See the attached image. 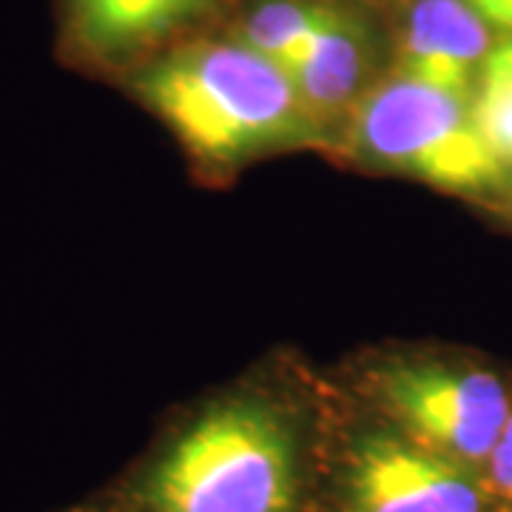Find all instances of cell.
<instances>
[{
  "instance_id": "obj_1",
  "label": "cell",
  "mask_w": 512,
  "mask_h": 512,
  "mask_svg": "<svg viewBox=\"0 0 512 512\" xmlns=\"http://www.w3.org/2000/svg\"><path fill=\"white\" fill-rule=\"evenodd\" d=\"M128 86L205 163H245L322 131L291 77L234 37L177 43L131 69Z\"/></svg>"
},
{
  "instance_id": "obj_2",
  "label": "cell",
  "mask_w": 512,
  "mask_h": 512,
  "mask_svg": "<svg viewBox=\"0 0 512 512\" xmlns=\"http://www.w3.org/2000/svg\"><path fill=\"white\" fill-rule=\"evenodd\" d=\"M299 447L274 404L228 399L200 413L140 484L148 512H293Z\"/></svg>"
},
{
  "instance_id": "obj_3",
  "label": "cell",
  "mask_w": 512,
  "mask_h": 512,
  "mask_svg": "<svg viewBox=\"0 0 512 512\" xmlns=\"http://www.w3.org/2000/svg\"><path fill=\"white\" fill-rule=\"evenodd\" d=\"M345 148L359 163L453 194L490 191L507 174L481 137L470 100L396 72L359 94L348 111Z\"/></svg>"
},
{
  "instance_id": "obj_4",
  "label": "cell",
  "mask_w": 512,
  "mask_h": 512,
  "mask_svg": "<svg viewBox=\"0 0 512 512\" xmlns=\"http://www.w3.org/2000/svg\"><path fill=\"white\" fill-rule=\"evenodd\" d=\"M376 393L407 439L470 470L487 464L512 416L495 373L453 362H396L376 376Z\"/></svg>"
},
{
  "instance_id": "obj_5",
  "label": "cell",
  "mask_w": 512,
  "mask_h": 512,
  "mask_svg": "<svg viewBox=\"0 0 512 512\" xmlns=\"http://www.w3.org/2000/svg\"><path fill=\"white\" fill-rule=\"evenodd\" d=\"M342 495L348 512H484V487L473 470L402 430H367L353 439Z\"/></svg>"
},
{
  "instance_id": "obj_6",
  "label": "cell",
  "mask_w": 512,
  "mask_h": 512,
  "mask_svg": "<svg viewBox=\"0 0 512 512\" xmlns=\"http://www.w3.org/2000/svg\"><path fill=\"white\" fill-rule=\"evenodd\" d=\"M220 6L222 0H57L60 55L80 69L131 72Z\"/></svg>"
},
{
  "instance_id": "obj_7",
  "label": "cell",
  "mask_w": 512,
  "mask_h": 512,
  "mask_svg": "<svg viewBox=\"0 0 512 512\" xmlns=\"http://www.w3.org/2000/svg\"><path fill=\"white\" fill-rule=\"evenodd\" d=\"M490 55V26L464 0H413L396 40V74L470 100Z\"/></svg>"
},
{
  "instance_id": "obj_8",
  "label": "cell",
  "mask_w": 512,
  "mask_h": 512,
  "mask_svg": "<svg viewBox=\"0 0 512 512\" xmlns=\"http://www.w3.org/2000/svg\"><path fill=\"white\" fill-rule=\"evenodd\" d=\"M370 55V35L348 9L316 35L311 49L288 74L316 126L325 128L353 109L370 69Z\"/></svg>"
},
{
  "instance_id": "obj_9",
  "label": "cell",
  "mask_w": 512,
  "mask_h": 512,
  "mask_svg": "<svg viewBox=\"0 0 512 512\" xmlns=\"http://www.w3.org/2000/svg\"><path fill=\"white\" fill-rule=\"evenodd\" d=\"M339 12L342 6L333 0H256L237 23L234 40L291 74Z\"/></svg>"
},
{
  "instance_id": "obj_10",
  "label": "cell",
  "mask_w": 512,
  "mask_h": 512,
  "mask_svg": "<svg viewBox=\"0 0 512 512\" xmlns=\"http://www.w3.org/2000/svg\"><path fill=\"white\" fill-rule=\"evenodd\" d=\"M470 111L481 137L493 148L495 157L512 165V80L510 77H478L470 97Z\"/></svg>"
},
{
  "instance_id": "obj_11",
  "label": "cell",
  "mask_w": 512,
  "mask_h": 512,
  "mask_svg": "<svg viewBox=\"0 0 512 512\" xmlns=\"http://www.w3.org/2000/svg\"><path fill=\"white\" fill-rule=\"evenodd\" d=\"M484 467H487V476H490L495 493L501 495L507 504H512V416Z\"/></svg>"
},
{
  "instance_id": "obj_12",
  "label": "cell",
  "mask_w": 512,
  "mask_h": 512,
  "mask_svg": "<svg viewBox=\"0 0 512 512\" xmlns=\"http://www.w3.org/2000/svg\"><path fill=\"white\" fill-rule=\"evenodd\" d=\"M464 3H467L490 29H501V32H507V35L512 32V18L507 0H464Z\"/></svg>"
},
{
  "instance_id": "obj_13",
  "label": "cell",
  "mask_w": 512,
  "mask_h": 512,
  "mask_svg": "<svg viewBox=\"0 0 512 512\" xmlns=\"http://www.w3.org/2000/svg\"><path fill=\"white\" fill-rule=\"evenodd\" d=\"M478 77H510L512 80V40L501 43L498 49H490Z\"/></svg>"
},
{
  "instance_id": "obj_14",
  "label": "cell",
  "mask_w": 512,
  "mask_h": 512,
  "mask_svg": "<svg viewBox=\"0 0 512 512\" xmlns=\"http://www.w3.org/2000/svg\"><path fill=\"white\" fill-rule=\"evenodd\" d=\"M507 6H510V18H512V0H507ZM512 35V32H510Z\"/></svg>"
}]
</instances>
